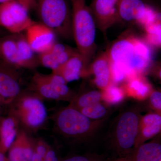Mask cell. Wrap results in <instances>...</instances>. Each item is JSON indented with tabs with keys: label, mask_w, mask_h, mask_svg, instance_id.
Wrapping results in <instances>:
<instances>
[{
	"label": "cell",
	"mask_w": 161,
	"mask_h": 161,
	"mask_svg": "<svg viewBox=\"0 0 161 161\" xmlns=\"http://www.w3.org/2000/svg\"><path fill=\"white\" fill-rule=\"evenodd\" d=\"M23 5L28 11L36 9V0H16Z\"/></svg>",
	"instance_id": "1f68e13d"
},
{
	"label": "cell",
	"mask_w": 161,
	"mask_h": 161,
	"mask_svg": "<svg viewBox=\"0 0 161 161\" xmlns=\"http://www.w3.org/2000/svg\"><path fill=\"white\" fill-rule=\"evenodd\" d=\"M113 161H130V159L128 157H125L122 158L118 159L115 160Z\"/></svg>",
	"instance_id": "d590c367"
},
{
	"label": "cell",
	"mask_w": 161,
	"mask_h": 161,
	"mask_svg": "<svg viewBox=\"0 0 161 161\" xmlns=\"http://www.w3.org/2000/svg\"><path fill=\"white\" fill-rule=\"evenodd\" d=\"M3 103H5V101H4L3 97H2V96L0 95V104Z\"/></svg>",
	"instance_id": "74e56055"
},
{
	"label": "cell",
	"mask_w": 161,
	"mask_h": 161,
	"mask_svg": "<svg viewBox=\"0 0 161 161\" xmlns=\"http://www.w3.org/2000/svg\"><path fill=\"white\" fill-rule=\"evenodd\" d=\"M13 1V0H0V4L6 3V2H10V1Z\"/></svg>",
	"instance_id": "8d00e7d4"
},
{
	"label": "cell",
	"mask_w": 161,
	"mask_h": 161,
	"mask_svg": "<svg viewBox=\"0 0 161 161\" xmlns=\"http://www.w3.org/2000/svg\"><path fill=\"white\" fill-rule=\"evenodd\" d=\"M121 85L127 97L140 101L148 99L153 89L145 75H142L132 76Z\"/></svg>",
	"instance_id": "2e32d148"
},
{
	"label": "cell",
	"mask_w": 161,
	"mask_h": 161,
	"mask_svg": "<svg viewBox=\"0 0 161 161\" xmlns=\"http://www.w3.org/2000/svg\"><path fill=\"white\" fill-rule=\"evenodd\" d=\"M102 101V94L99 90H88L76 94L69 105L78 110Z\"/></svg>",
	"instance_id": "603a6c76"
},
{
	"label": "cell",
	"mask_w": 161,
	"mask_h": 161,
	"mask_svg": "<svg viewBox=\"0 0 161 161\" xmlns=\"http://www.w3.org/2000/svg\"><path fill=\"white\" fill-rule=\"evenodd\" d=\"M147 100L150 108L161 115V91L153 88Z\"/></svg>",
	"instance_id": "83f0119b"
},
{
	"label": "cell",
	"mask_w": 161,
	"mask_h": 161,
	"mask_svg": "<svg viewBox=\"0 0 161 161\" xmlns=\"http://www.w3.org/2000/svg\"><path fill=\"white\" fill-rule=\"evenodd\" d=\"M43 158L42 157L40 156L37 153L34 152L32 156L31 161H42Z\"/></svg>",
	"instance_id": "836d02e7"
},
{
	"label": "cell",
	"mask_w": 161,
	"mask_h": 161,
	"mask_svg": "<svg viewBox=\"0 0 161 161\" xmlns=\"http://www.w3.org/2000/svg\"><path fill=\"white\" fill-rule=\"evenodd\" d=\"M101 91L102 94V102L108 106L119 104L127 97L122 85L112 83Z\"/></svg>",
	"instance_id": "cb8c5ba5"
},
{
	"label": "cell",
	"mask_w": 161,
	"mask_h": 161,
	"mask_svg": "<svg viewBox=\"0 0 161 161\" xmlns=\"http://www.w3.org/2000/svg\"><path fill=\"white\" fill-rule=\"evenodd\" d=\"M158 161H161V159H160Z\"/></svg>",
	"instance_id": "f35d334b"
},
{
	"label": "cell",
	"mask_w": 161,
	"mask_h": 161,
	"mask_svg": "<svg viewBox=\"0 0 161 161\" xmlns=\"http://www.w3.org/2000/svg\"><path fill=\"white\" fill-rule=\"evenodd\" d=\"M108 106L102 101L78 110L92 120H103L108 112Z\"/></svg>",
	"instance_id": "484cf974"
},
{
	"label": "cell",
	"mask_w": 161,
	"mask_h": 161,
	"mask_svg": "<svg viewBox=\"0 0 161 161\" xmlns=\"http://www.w3.org/2000/svg\"><path fill=\"white\" fill-rule=\"evenodd\" d=\"M88 72L89 76H93L92 83L98 90L103 91L113 83L108 49L93 59L89 67Z\"/></svg>",
	"instance_id": "7c38bea8"
},
{
	"label": "cell",
	"mask_w": 161,
	"mask_h": 161,
	"mask_svg": "<svg viewBox=\"0 0 161 161\" xmlns=\"http://www.w3.org/2000/svg\"><path fill=\"white\" fill-rule=\"evenodd\" d=\"M28 10L16 0L0 4V26L15 34L21 33L34 23Z\"/></svg>",
	"instance_id": "52a82bcc"
},
{
	"label": "cell",
	"mask_w": 161,
	"mask_h": 161,
	"mask_svg": "<svg viewBox=\"0 0 161 161\" xmlns=\"http://www.w3.org/2000/svg\"><path fill=\"white\" fill-rule=\"evenodd\" d=\"M160 135H161V115L154 112L142 115L134 149Z\"/></svg>",
	"instance_id": "9a60e30c"
},
{
	"label": "cell",
	"mask_w": 161,
	"mask_h": 161,
	"mask_svg": "<svg viewBox=\"0 0 161 161\" xmlns=\"http://www.w3.org/2000/svg\"><path fill=\"white\" fill-rule=\"evenodd\" d=\"M0 161H7V159L5 156V154L0 152Z\"/></svg>",
	"instance_id": "e575fe53"
},
{
	"label": "cell",
	"mask_w": 161,
	"mask_h": 161,
	"mask_svg": "<svg viewBox=\"0 0 161 161\" xmlns=\"http://www.w3.org/2000/svg\"><path fill=\"white\" fill-rule=\"evenodd\" d=\"M155 11L143 0H120L118 6L119 22L135 23L143 27Z\"/></svg>",
	"instance_id": "ba28073f"
},
{
	"label": "cell",
	"mask_w": 161,
	"mask_h": 161,
	"mask_svg": "<svg viewBox=\"0 0 161 161\" xmlns=\"http://www.w3.org/2000/svg\"><path fill=\"white\" fill-rule=\"evenodd\" d=\"M71 4L73 38L78 51L87 64L95 58L96 51V23L86 0H70Z\"/></svg>",
	"instance_id": "7a4b0ae2"
},
{
	"label": "cell",
	"mask_w": 161,
	"mask_h": 161,
	"mask_svg": "<svg viewBox=\"0 0 161 161\" xmlns=\"http://www.w3.org/2000/svg\"><path fill=\"white\" fill-rule=\"evenodd\" d=\"M25 32L26 40L37 54L49 50L57 42L56 34L40 22H34Z\"/></svg>",
	"instance_id": "8fae6325"
},
{
	"label": "cell",
	"mask_w": 161,
	"mask_h": 161,
	"mask_svg": "<svg viewBox=\"0 0 161 161\" xmlns=\"http://www.w3.org/2000/svg\"><path fill=\"white\" fill-rule=\"evenodd\" d=\"M89 66L79 52L52 73L60 75L68 83L89 76Z\"/></svg>",
	"instance_id": "5bb4252c"
},
{
	"label": "cell",
	"mask_w": 161,
	"mask_h": 161,
	"mask_svg": "<svg viewBox=\"0 0 161 161\" xmlns=\"http://www.w3.org/2000/svg\"><path fill=\"white\" fill-rule=\"evenodd\" d=\"M107 49L114 83H123L135 75H145L152 66L150 47L131 31L122 34Z\"/></svg>",
	"instance_id": "6da1fadb"
},
{
	"label": "cell",
	"mask_w": 161,
	"mask_h": 161,
	"mask_svg": "<svg viewBox=\"0 0 161 161\" xmlns=\"http://www.w3.org/2000/svg\"><path fill=\"white\" fill-rule=\"evenodd\" d=\"M103 120H92L71 106L62 108L54 117L55 130L64 138L81 141L89 138Z\"/></svg>",
	"instance_id": "3957f363"
},
{
	"label": "cell",
	"mask_w": 161,
	"mask_h": 161,
	"mask_svg": "<svg viewBox=\"0 0 161 161\" xmlns=\"http://www.w3.org/2000/svg\"><path fill=\"white\" fill-rule=\"evenodd\" d=\"M18 48V57L21 68L33 69L40 65L39 57L22 33L15 34Z\"/></svg>",
	"instance_id": "d6986e66"
},
{
	"label": "cell",
	"mask_w": 161,
	"mask_h": 161,
	"mask_svg": "<svg viewBox=\"0 0 161 161\" xmlns=\"http://www.w3.org/2000/svg\"><path fill=\"white\" fill-rule=\"evenodd\" d=\"M50 148L43 141L39 140L34 144V152L37 153L43 158Z\"/></svg>",
	"instance_id": "f546056e"
},
{
	"label": "cell",
	"mask_w": 161,
	"mask_h": 161,
	"mask_svg": "<svg viewBox=\"0 0 161 161\" xmlns=\"http://www.w3.org/2000/svg\"><path fill=\"white\" fill-rule=\"evenodd\" d=\"M42 161H59L54 150L49 148Z\"/></svg>",
	"instance_id": "d6a6232c"
},
{
	"label": "cell",
	"mask_w": 161,
	"mask_h": 161,
	"mask_svg": "<svg viewBox=\"0 0 161 161\" xmlns=\"http://www.w3.org/2000/svg\"><path fill=\"white\" fill-rule=\"evenodd\" d=\"M142 115L137 107L122 111L115 120L112 133L113 146L118 152L130 155L134 149L138 136Z\"/></svg>",
	"instance_id": "5b68a950"
},
{
	"label": "cell",
	"mask_w": 161,
	"mask_h": 161,
	"mask_svg": "<svg viewBox=\"0 0 161 161\" xmlns=\"http://www.w3.org/2000/svg\"><path fill=\"white\" fill-rule=\"evenodd\" d=\"M14 115L25 129L36 131L47 117L46 107L42 98L31 92L21 93L16 98Z\"/></svg>",
	"instance_id": "8992f818"
},
{
	"label": "cell",
	"mask_w": 161,
	"mask_h": 161,
	"mask_svg": "<svg viewBox=\"0 0 161 161\" xmlns=\"http://www.w3.org/2000/svg\"><path fill=\"white\" fill-rule=\"evenodd\" d=\"M143 28L146 33L153 34L161 36V11H155Z\"/></svg>",
	"instance_id": "4316f807"
},
{
	"label": "cell",
	"mask_w": 161,
	"mask_h": 161,
	"mask_svg": "<svg viewBox=\"0 0 161 161\" xmlns=\"http://www.w3.org/2000/svg\"><path fill=\"white\" fill-rule=\"evenodd\" d=\"M61 161H103L100 157L97 155H75L64 159Z\"/></svg>",
	"instance_id": "f1b7e54d"
},
{
	"label": "cell",
	"mask_w": 161,
	"mask_h": 161,
	"mask_svg": "<svg viewBox=\"0 0 161 161\" xmlns=\"http://www.w3.org/2000/svg\"><path fill=\"white\" fill-rule=\"evenodd\" d=\"M149 72L154 78L161 82V62L151 66Z\"/></svg>",
	"instance_id": "4dcf8cb0"
},
{
	"label": "cell",
	"mask_w": 161,
	"mask_h": 161,
	"mask_svg": "<svg viewBox=\"0 0 161 161\" xmlns=\"http://www.w3.org/2000/svg\"><path fill=\"white\" fill-rule=\"evenodd\" d=\"M40 23L61 37L73 38L72 9L68 0H36Z\"/></svg>",
	"instance_id": "277c9868"
},
{
	"label": "cell",
	"mask_w": 161,
	"mask_h": 161,
	"mask_svg": "<svg viewBox=\"0 0 161 161\" xmlns=\"http://www.w3.org/2000/svg\"><path fill=\"white\" fill-rule=\"evenodd\" d=\"M7 161H31L34 152V143L23 130L18 132L9 148Z\"/></svg>",
	"instance_id": "e0dca14e"
},
{
	"label": "cell",
	"mask_w": 161,
	"mask_h": 161,
	"mask_svg": "<svg viewBox=\"0 0 161 161\" xmlns=\"http://www.w3.org/2000/svg\"><path fill=\"white\" fill-rule=\"evenodd\" d=\"M120 0H93L90 9L96 26L106 34L107 31L119 22L118 6Z\"/></svg>",
	"instance_id": "9c48e42d"
},
{
	"label": "cell",
	"mask_w": 161,
	"mask_h": 161,
	"mask_svg": "<svg viewBox=\"0 0 161 161\" xmlns=\"http://www.w3.org/2000/svg\"><path fill=\"white\" fill-rule=\"evenodd\" d=\"M19 121L14 115L4 119L0 124V152L9 150L18 134Z\"/></svg>",
	"instance_id": "44dd1931"
},
{
	"label": "cell",
	"mask_w": 161,
	"mask_h": 161,
	"mask_svg": "<svg viewBox=\"0 0 161 161\" xmlns=\"http://www.w3.org/2000/svg\"><path fill=\"white\" fill-rule=\"evenodd\" d=\"M18 69L0 59V95L6 103L16 99L22 93Z\"/></svg>",
	"instance_id": "30bf717a"
},
{
	"label": "cell",
	"mask_w": 161,
	"mask_h": 161,
	"mask_svg": "<svg viewBox=\"0 0 161 161\" xmlns=\"http://www.w3.org/2000/svg\"><path fill=\"white\" fill-rule=\"evenodd\" d=\"M0 59L12 66L21 68L15 34L0 38Z\"/></svg>",
	"instance_id": "7402d4cb"
},
{
	"label": "cell",
	"mask_w": 161,
	"mask_h": 161,
	"mask_svg": "<svg viewBox=\"0 0 161 161\" xmlns=\"http://www.w3.org/2000/svg\"><path fill=\"white\" fill-rule=\"evenodd\" d=\"M127 157L130 161H158L161 159V137L140 145Z\"/></svg>",
	"instance_id": "ac0fdd59"
},
{
	"label": "cell",
	"mask_w": 161,
	"mask_h": 161,
	"mask_svg": "<svg viewBox=\"0 0 161 161\" xmlns=\"http://www.w3.org/2000/svg\"><path fill=\"white\" fill-rule=\"evenodd\" d=\"M29 90L42 99L62 100L49 81L47 75L39 73H35L32 77Z\"/></svg>",
	"instance_id": "ffe728a7"
},
{
	"label": "cell",
	"mask_w": 161,
	"mask_h": 161,
	"mask_svg": "<svg viewBox=\"0 0 161 161\" xmlns=\"http://www.w3.org/2000/svg\"><path fill=\"white\" fill-rule=\"evenodd\" d=\"M78 52V49L71 47L56 42L49 50L38 55L39 62L42 66L53 71Z\"/></svg>",
	"instance_id": "4fadbf2b"
},
{
	"label": "cell",
	"mask_w": 161,
	"mask_h": 161,
	"mask_svg": "<svg viewBox=\"0 0 161 161\" xmlns=\"http://www.w3.org/2000/svg\"><path fill=\"white\" fill-rule=\"evenodd\" d=\"M47 76L49 81L62 100L68 101L70 102L76 94L68 86V83L64 78L60 75L53 73Z\"/></svg>",
	"instance_id": "d4e9b609"
}]
</instances>
